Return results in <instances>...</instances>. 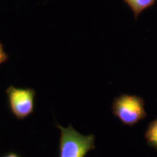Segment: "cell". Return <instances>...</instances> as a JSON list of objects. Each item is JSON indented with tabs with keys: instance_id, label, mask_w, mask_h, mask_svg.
<instances>
[{
	"instance_id": "cell-1",
	"label": "cell",
	"mask_w": 157,
	"mask_h": 157,
	"mask_svg": "<svg viewBox=\"0 0 157 157\" xmlns=\"http://www.w3.org/2000/svg\"><path fill=\"white\" fill-rule=\"evenodd\" d=\"M57 127L60 131L59 157H85L88 152L95 149L94 135H82L71 124L68 127L57 124Z\"/></svg>"
},
{
	"instance_id": "cell-2",
	"label": "cell",
	"mask_w": 157,
	"mask_h": 157,
	"mask_svg": "<svg viewBox=\"0 0 157 157\" xmlns=\"http://www.w3.org/2000/svg\"><path fill=\"white\" fill-rule=\"evenodd\" d=\"M111 110L124 125L129 127L134 126L147 116L144 100L135 95L122 94L116 97L111 104Z\"/></svg>"
},
{
	"instance_id": "cell-3",
	"label": "cell",
	"mask_w": 157,
	"mask_h": 157,
	"mask_svg": "<svg viewBox=\"0 0 157 157\" xmlns=\"http://www.w3.org/2000/svg\"><path fill=\"white\" fill-rule=\"evenodd\" d=\"M9 109L17 119H24L34 111L36 91L32 88H20L11 85L6 90Z\"/></svg>"
},
{
	"instance_id": "cell-4",
	"label": "cell",
	"mask_w": 157,
	"mask_h": 157,
	"mask_svg": "<svg viewBox=\"0 0 157 157\" xmlns=\"http://www.w3.org/2000/svg\"><path fill=\"white\" fill-rule=\"evenodd\" d=\"M156 1V0H124L132 10L135 19L144 10L154 5Z\"/></svg>"
},
{
	"instance_id": "cell-5",
	"label": "cell",
	"mask_w": 157,
	"mask_h": 157,
	"mask_svg": "<svg viewBox=\"0 0 157 157\" xmlns=\"http://www.w3.org/2000/svg\"><path fill=\"white\" fill-rule=\"evenodd\" d=\"M147 144L157 151V118L149 123L145 132Z\"/></svg>"
},
{
	"instance_id": "cell-6",
	"label": "cell",
	"mask_w": 157,
	"mask_h": 157,
	"mask_svg": "<svg viewBox=\"0 0 157 157\" xmlns=\"http://www.w3.org/2000/svg\"><path fill=\"white\" fill-rule=\"evenodd\" d=\"M9 56L7 52L5 51V48H4L3 44L0 42V66L2 64L5 63L8 60Z\"/></svg>"
},
{
	"instance_id": "cell-7",
	"label": "cell",
	"mask_w": 157,
	"mask_h": 157,
	"mask_svg": "<svg viewBox=\"0 0 157 157\" xmlns=\"http://www.w3.org/2000/svg\"><path fill=\"white\" fill-rule=\"evenodd\" d=\"M2 157H21L19 154H17L15 152H9L6 154Z\"/></svg>"
}]
</instances>
